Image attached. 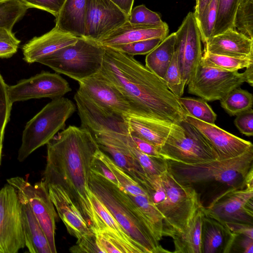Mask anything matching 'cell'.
<instances>
[{
    "mask_svg": "<svg viewBox=\"0 0 253 253\" xmlns=\"http://www.w3.org/2000/svg\"><path fill=\"white\" fill-rule=\"evenodd\" d=\"M103 47L99 73L130 101L137 116L173 124L185 121L187 113L161 79L133 56Z\"/></svg>",
    "mask_w": 253,
    "mask_h": 253,
    "instance_id": "cell-1",
    "label": "cell"
},
{
    "mask_svg": "<svg viewBox=\"0 0 253 253\" xmlns=\"http://www.w3.org/2000/svg\"><path fill=\"white\" fill-rule=\"evenodd\" d=\"M46 145V164L41 180L46 186H61L92 227L95 212L90 199L89 178L95 154L100 149L98 143L87 129L70 126Z\"/></svg>",
    "mask_w": 253,
    "mask_h": 253,
    "instance_id": "cell-2",
    "label": "cell"
},
{
    "mask_svg": "<svg viewBox=\"0 0 253 253\" xmlns=\"http://www.w3.org/2000/svg\"><path fill=\"white\" fill-rule=\"evenodd\" d=\"M166 160L167 170L180 184L194 190L204 209L225 192L253 181V149L234 158L195 164Z\"/></svg>",
    "mask_w": 253,
    "mask_h": 253,
    "instance_id": "cell-3",
    "label": "cell"
},
{
    "mask_svg": "<svg viewBox=\"0 0 253 253\" xmlns=\"http://www.w3.org/2000/svg\"><path fill=\"white\" fill-rule=\"evenodd\" d=\"M141 185L164 217V236L173 240L183 234L202 206L194 190L180 184L168 170L159 175H146Z\"/></svg>",
    "mask_w": 253,
    "mask_h": 253,
    "instance_id": "cell-4",
    "label": "cell"
},
{
    "mask_svg": "<svg viewBox=\"0 0 253 253\" xmlns=\"http://www.w3.org/2000/svg\"><path fill=\"white\" fill-rule=\"evenodd\" d=\"M89 186L91 191L128 234L147 253L169 252L156 240L144 217L132 200L117 185L91 169Z\"/></svg>",
    "mask_w": 253,
    "mask_h": 253,
    "instance_id": "cell-5",
    "label": "cell"
},
{
    "mask_svg": "<svg viewBox=\"0 0 253 253\" xmlns=\"http://www.w3.org/2000/svg\"><path fill=\"white\" fill-rule=\"evenodd\" d=\"M104 53L103 45L81 37L75 43L44 56L36 62L79 82L100 72Z\"/></svg>",
    "mask_w": 253,
    "mask_h": 253,
    "instance_id": "cell-6",
    "label": "cell"
},
{
    "mask_svg": "<svg viewBox=\"0 0 253 253\" xmlns=\"http://www.w3.org/2000/svg\"><path fill=\"white\" fill-rule=\"evenodd\" d=\"M76 106L72 101L61 97L52 99L26 125L17 159L24 161L32 153L47 144L60 130L64 129L67 120Z\"/></svg>",
    "mask_w": 253,
    "mask_h": 253,
    "instance_id": "cell-7",
    "label": "cell"
},
{
    "mask_svg": "<svg viewBox=\"0 0 253 253\" xmlns=\"http://www.w3.org/2000/svg\"><path fill=\"white\" fill-rule=\"evenodd\" d=\"M159 152L166 159L184 164L218 159L216 152L205 136L185 120L176 126Z\"/></svg>",
    "mask_w": 253,
    "mask_h": 253,
    "instance_id": "cell-8",
    "label": "cell"
},
{
    "mask_svg": "<svg viewBox=\"0 0 253 253\" xmlns=\"http://www.w3.org/2000/svg\"><path fill=\"white\" fill-rule=\"evenodd\" d=\"M245 82L253 85V64L241 73L238 71H227L200 63L187 84L188 91L205 101H220Z\"/></svg>",
    "mask_w": 253,
    "mask_h": 253,
    "instance_id": "cell-9",
    "label": "cell"
},
{
    "mask_svg": "<svg viewBox=\"0 0 253 253\" xmlns=\"http://www.w3.org/2000/svg\"><path fill=\"white\" fill-rule=\"evenodd\" d=\"M7 182L15 188L19 197L29 205L45 235L51 253H56L55 233L57 213L47 187L42 180L32 185L19 176L7 179Z\"/></svg>",
    "mask_w": 253,
    "mask_h": 253,
    "instance_id": "cell-10",
    "label": "cell"
},
{
    "mask_svg": "<svg viewBox=\"0 0 253 253\" xmlns=\"http://www.w3.org/2000/svg\"><path fill=\"white\" fill-rule=\"evenodd\" d=\"M25 247L21 202L8 183L0 190V248L3 253H16Z\"/></svg>",
    "mask_w": 253,
    "mask_h": 253,
    "instance_id": "cell-11",
    "label": "cell"
},
{
    "mask_svg": "<svg viewBox=\"0 0 253 253\" xmlns=\"http://www.w3.org/2000/svg\"><path fill=\"white\" fill-rule=\"evenodd\" d=\"M204 211L206 215L224 224L239 222L253 225V181L243 188L223 193Z\"/></svg>",
    "mask_w": 253,
    "mask_h": 253,
    "instance_id": "cell-12",
    "label": "cell"
},
{
    "mask_svg": "<svg viewBox=\"0 0 253 253\" xmlns=\"http://www.w3.org/2000/svg\"><path fill=\"white\" fill-rule=\"evenodd\" d=\"M81 126L92 135L105 134L114 137L127 135L129 128L124 116L101 107L76 92L74 96Z\"/></svg>",
    "mask_w": 253,
    "mask_h": 253,
    "instance_id": "cell-13",
    "label": "cell"
},
{
    "mask_svg": "<svg viewBox=\"0 0 253 253\" xmlns=\"http://www.w3.org/2000/svg\"><path fill=\"white\" fill-rule=\"evenodd\" d=\"M175 51L186 85L192 78L203 56L202 37L194 12H189L177 31Z\"/></svg>",
    "mask_w": 253,
    "mask_h": 253,
    "instance_id": "cell-14",
    "label": "cell"
},
{
    "mask_svg": "<svg viewBox=\"0 0 253 253\" xmlns=\"http://www.w3.org/2000/svg\"><path fill=\"white\" fill-rule=\"evenodd\" d=\"M71 90L68 82L58 74L45 71L7 86L8 97L12 104L34 98H60Z\"/></svg>",
    "mask_w": 253,
    "mask_h": 253,
    "instance_id": "cell-15",
    "label": "cell"
},
{
    "mask_svg": "<svg viewBox=\"0 0 253 253\" xmlns=\"http://www.w3.org/2000/svg\"><path fill=\"white\" fill-rule=\"evenodd\" d=\"M128 20V16L111 0H86L84 38L97 42Z\"/></svg>",
    "mask_w": 253,
    "mask_h": 253,
    "instance_id": "cell-16",
    "label": "cell"
},
{
    "mask_svg": "<svg viewBox=\"0 0 253 253\" xmlns=\"http://www.w3.org/2000/svg\"><path fill=\"white\" fill-rule=\"evenodd\" d=\"M78 83L77 92L97 105L123 116H137L130 101L99 73Z\"/></svg>",
    "mask_w": 253,
    "mask_h": 253,
    "instance_id": "cell-17",
    "label": "cell"
},
{
    "mask_svg": "<svg viewBox=\"0 0 253 253\" xmlns=\"http://www.w3.org/2000/svg\"><path fill=\"white\" fill-rule=\"evenodd\" d=\"M185 120L198 128L208 139L216 152L218 159L238 157L253 149V144L216 126L201 121L186 114Z\"/></svg>",
    "mask_w": 253,
    "mask_h": 253,
    "instance_id": "cell-18",
    "label": "cell"
},
{
    "mask_svg": "<svg viewBox=\"0 0 253 253\" xmlns=\"http://www.w3.org/2000/svg\"><path fill=\"white\" fill-rule=\"evenodd\" d=\"M90 199L95 212L94 222L91 228L104 232L116 240L123 247L125 253H147L128 234L91 190Z\"/></svg>",
    "mask_w": 253,
    "mask_h": 253,
    "instance_id": "cell-19",
    "label": "cell"
},
{
    "mask_svg": "<svg viewBox=\"0 0 253 253\" xmlns=\"http://www.w3.org/2000/svg\"><path fill=\"white\" fill-rule=\"evenodd\" d=\"M50 198L67 232L77 239L91 230L65 190L53 184L46 185Z\"/></svg>",
    "mask_w": 253,
    "mask_h": 253,
    "instance_id": "cell-20",
    "label": "cell"
},
{
    "mask_svg": "<svg viewBox=\"0 0 253 253\" xmlns=\"http://www.w3.org/2000/svg\"><path fill=\"white\" fill-rule=\"evenodd\" d=\"M79 38L55 26L47 33L34 37L23 45V60L28 63L36 62L44 56L75 43Z\"/></svg>",
    "mask_w": 253,
    "mask_h": 253,
    "instance_id": "cell-21",
    "label": "cell"
},
{
    "mask_svg": "<svg viewBox=\"0 0 253 253\" xmlns=\"http://www.w3.org/2000/svg\"><path fill=\"white\" fill-rule=\"evenodd\" d=\"M203 52L238 57H253V40L235 28L212 36L204 43Z\"/></svg>",
    "mask_w": 253,
    "mask_h": 253,
    "instance_id": "cell-22",
    "label": "cell"
},
{
    "mask_svg": "<svg viewBox=\"0 0 253 253\" xmlns=\"http://www.w3.org/2000/svg\"><path fill=\"white\" fill-rule=\"evenodd\" d=\"M169 31L168 25L157 27L132 24L127 20L97 42L102 45L110 46L150 39H165Z\"/></svg>",
    "mask_w": 253,
    "mask_h": 253,
    "instance_id": "cell-23",
    "label": "cell"
},
{
    "mask_svg": "<svg viewBox=\"0 0 253 253\" xmlns=\"http://www.w3.org/2000/svg\"><path fill=\"white\" fill-rule=\"evenodd\" d=\"M233 237V233L225 224L204 213L202 253H229Z\"/></svg>",
    "mask_w": 253,
    "mask_h": 253,
    "instance_id": "cell-24",
    "label": "cell"
},
{
    "mask_svg": "<svg viewBox=\"0 0 253 253\" xmlns=\"http://www.w3.org/2000/svg\"><path fill=\"white\" fill-rule=\"evenodd\" d=\"M124 118L129 131L152 143L159 149L177 125L130 115H125Z\"/></svg>",
    "mask_w": 253,
    "mask_h": 253,
    "instance_id": "cell-25",
    "label": "cell"
},
{
    "mask_svg": "<svg viewBox=\"0 0 253 253\" xmlns=\"http://www.w3.org/2000/svg\"><path fill=\"white\" fill-rule=\"evenodd\" d=\"M19 197V196H18ZM25 246L31 253H51L47 238L30 206L19 198Z\"/></svg>",
    "mask_w": 253,
    "mask_h": 253,
    "instance_id": "cell-26",
    "label": "cell"
},
{
    "mask_svg": "<svg viewBox=\"0 0 253 253\" xmlns=\"http://www.w3.org/2000/svg\"><path fill=\"white\" fill-rule=\"evenodd\" d=\"M86 0H65L55 19V27L76 37H84Z\"/></svg>",
    "mask_w": 253,
    "mask_h": 253,
    "instance_id": "cell-27",
    "label": "cell"
},
{
    "mask_svg": "<svg viewBox=\"0 0 253 253\" xmlns=\"http://www.w3.org/2000/svg\"><path fill=\"white\" fill-rule=\"evenodd\" d=\"M204 208L199 207L193 214L185 233L173 239L174 253H202V226Z\"/></svg>",
    "mask_w": 253,
    "mask_h": 253,
    "instance_id": "cell-28",
    "label": "cell"
},
{
    "mask_svg": "<svg viewBox=\"0 0 253 253\" xmlns=\"http://www.w3.org/2000/svg\"><path fill=\"white\" fill-rule=\"evenodd\" d=\"M176 36L173 33L167 36L145 58V66L163 80L175 51Z\"/></svg>",
    "mask_w": 253,
    "mask_h": 253,
    "instance_id": "cell-29",
    "label": "cell"
},
{
    "mask_svg": "<svg viewBox=\"0 0 253 253\" xmlns=\"http://www.w3.org/2000/svg\"><path fill=\"white\" fill-rule=\"evenodd\" d=\"M127 194L136 204L148 224L154 237L159 242L164 236V217L154 205L149 195Z\"/></svg>",
    "mask_w": 253,
    "mask_h": 253,
    "instance_id": "cell-30",
    "label": "cell"
},
{
    "mask_svg": "<svg viewBox=\"0 0 253 253\" xmlns=\"http://www.w3.org/2000/svg\"><path fill=\"white\" fill-rule=\"evenodd\" d=\"M96 156L112 171L118 181V186L125 193L132 195H149L139 183L116 165L109 155L100 149L96 152Z\"/></svg>",
    "mask_w": 253,
    "mask_h": 253,
    "instance_id": "cell-31",
    "label": "cell"
},
{
    "mask_svg": "<svg viewBox=\"0 0 253 253\" xmlns=\"http://www.w3.org/2000/svg\"><path fill=\"white\" fill-rule=\"evenodd\" d=\"M201 64L227 71H238L253 64V57H238L203 52Z\"/></svg>",
    "mask_w": 253,
    "mask_h": 253,
    "instance_id": "cell-32",
    "label": "cell"
},
{
    "mask_svg": "<svg viewBox=\"0 0 253 253\" xmlns=\"http://www.w3.org/2000/svg\"><path fill=\"white\" fill-rule=\"evenodd\" d=\"M253 102V94L240 87L232 90L220 100L221 107L230 116L252 108Z\"/></svg>",
    "mask_w": 253,
    "mask_h": 253,
    "instance_id": "cell-33",
    "label": "cell"
},
{
    "mask_svg": "<svg viewBox=\"0 0 253 253\" xmlns=\"http://www.w3.org/2000/svg\"><path fill=\"white\" fill-rule=\"evenodd\" d=\"M29 8L21 0H5L0 2V29L12 31L14 25Z\"/></svg>",
    "mask_w": 253,
    "mask_h": 253,
    "instance_id": "cell-34",
    "label": "cell"
},
{
    "mask_svg": "<svg viewBox=\"0 0 253 253\" xmlns=\"http://www.w3.org/2000/svg\"><path fill=\"white\" fill-rule=\"evenodd\" d=\"M178 100L187 114L203 122L214 124L217 115L204 99L180 97Z\"/></svg>",
    "mask_w": 253,
    "mask_h": 253,
    "instance_id": "cell-35",
    "label": "cell"
},
{
    "mask_svg": "<svg viewBox=\"0 0 253 253\" xmlns=\"http://www.w3.org/2000/svg\"><path fill=\"white\" fill-rule=\"evenodd\" d=\"M239 0H218L217 16L212 36L234 28L235 15Z\"/></svg>",
    "mask_w": 253,
    "mask_h": 253,
    "instance_id": "cell-36",
    "label": "cell"
},
{
    "mask_svg": "<svg viewBox=\"0 0 253 253\" xmlns=\"http://www.w3.org/2000/svg\"><path fill=\"white\" fill-rule=\"evenodd\" d=\"M233 24L237 31L253 40V0H247L239 4Z\"/></svg>",
    "mask_w": 253,
    "mask_h": 253,
    "instance_id": "cell-37",
    "label": "cell"
},
{
    "mask_svg": "<svg viewBox=\"0 0 253 253\" xmlns=\"http://www.w3.org/2000/svg\"><path fill=\"white\" fill-rule=\"evenodd\" d=\"M218 3V0H211L202 13L195 17L204 43L212 36L217 16Z\"/></svg>",
    "mask_w": 253,
    "mask_h": 253,
    "instance_id": "cell-38",
    "label": "cell"
},
{
    "mask_svg": "<svg viewBox=\"0 0 253 253\" xmlns=\"http://www.w3.org/2000/svg\"><path fill=\"white\" fill-rule=\"evenodd\" d=\"M162 80L173 94L177 97H182L186 84L182 77L177 55L175 51L170 64Z\"/></svg>",
    "mask_w": 253,
    "mask_h": 253,
    "instance_id": "cell-39",
    "label": "cell"
},
{
    "mask_svg": "<svg viewBox=\"0 0 253 253\" xmlns=\"http://www.w3.org/2000/svg\"><path fill=\"white\" fill-rule=\"evenodd\" d=\"M128 21L132 24L162 27L168 25L157 13L149 9L144 4L132 8L128 16Z\"/></svg>",
    "mask_w": 253,
    "mask_h": 253,
    "instance_id": "cell-40",
    "label": "cell"
},
{
    "mask_svg": "<svg viewBox=\"0 0 253 253\" xmlns=\"http://www.w3.org/2000/svg\"><path fill=\"white\" fill-rule=\"evenodd\" d=\"M162 38H154L110 46L129 55L147 54L153 50L164 40Z\"/></svg>",
    "mask_w": 253,
    "mask_h": 253,
    "instance_id": "cell-41",
    "label": "cell"
},
{
    "mask_svg": "<svg viewBox=\"0 0 253 253\" xmlns=\"http://www.w3.org/2000/svg\"><path fill=\"white\" fill-rule=\"evenodd\" d=\"M7 86L0 74V139L2 140L12 105L8 97Z\"/></svg>",
    "mask_w": 253,
    "mask_h": 253,
    "instance_id": "cell-42",
    "label": "cell"
},
{
    "mask_svg": "<svg viewBox=\"0 0 253 253\" xmlns=\"http://www.w3.org/2000/svg\"><path fill=\"white\" fill-rule=\"evenodd\" d=\"M21 41L12 31L0 29V58H8L17 51Z\"/></svg>",
    "mask_w": 253,
    "mask_h": 253,
    "instance_id": "cell-43",
    "label": "cell"
},
{
    "mask_svg": "<svg viewBox=\"0 0 253 253\" xmlns=\"http://www.w3.org/2000/svg\"><path fill=\"white\" fill-rule=\"evenodd\" d=\"M69 251L73 253H102L97 245L95 234L92 228L89 232L78 239L75 245L70 247Z\"/></svg>",
    "mask_w": 253,
    "mask_h": 253,
    "instance_id": "cell-44",
    "label": "cell"
},
{
    "mask_svg": "<svg viewBox=\"0 0 253 253\" xmlns=\"http://www.w3.org/2000/svg\"><path fill=\"white\" fill-rule=\"evenodd\" d=\"M92 229L95 234L97 245L102 253H125L123 247L116 240L104 232Z\"/></svg>",
    "mask_w": 253,
    "mask_h": 253,
    "instance_id": "cell-45",
    "label": "cell"
},
{
    "mask_svg": "<svg viewBox=\"0 0 253 253\" xmlns=\"http://www.w3.org/2000/svg\"><path fill=\"white\" fill-rule=\"evenodd\" d=\"M29 8H35L46 11L55 17L65 0H21Z\"/></svg>",
    "mask_w": 253,
    "mask_h": 253,
    "instance_id": "cell-46",
    "label": "cell"
},
{
    "mask_svg": "<svg viewBox=\"0 0 253 253\" xmlns=\"http://www.w3.org/2000/svg\"><path fill=\"white\" fill-rule=\"evenodd\" d=\"M234 123L240 132L247 136H253V110L252 108L237 114Z\"/></svg>",
    "mask_w": 253,
    "mask_h": 253,
    "instance_id": "cell-47",
    "label": "cell"
},
{
    "mask_svg": "<svg viewBox=\"0 0 253 253\" xmlns=\"http://www.w3.org/2000/svg\"><path fill=\"white\" fill-rule=\"evenodd\" d=\"M233 234L230 253H253V239L243 234Z\"/></svg>",
    "mask_w": 253,
    "mask_h": 253,
    "instance_id": "cell-48",
    "label": "cell"
},
{
    "mask_svg": "<svg viewBox=\"0 0 253 253\" xmlns=\"http://www.w3.org/2000/svg\"><path fill=\"white\" fill-rule=\"evenodd\" d=\"M129 134L137 148L147 155L156 158H164L160 153L159 149L152 143L129 130Z\"/></svg>",
    "mask_w": 253,
    "mask_h": 253,
    "instance_id": "cell-49",
    "label": "cell"
},
{
    "mask_svg": "<svg viewBox=\"0 0 253 253\" xmlns=\"http://www.w3.org/2000/svg\"><path fill=\"white\" fill-rule=\"evenodd\" d=\"M91 169L101 173L107 179L118 186V181L112 171L96 156V153L92 162Z\"/></svg>",
    "mask_w": 253,
    "mask_h": 253,
    "instance_id": "cell-50",
    "label": "cell"
},
{
    "mask_svg": "<svg viewBox=\"0 0 253 253\" xmlns=\"http://www.w3.org/2000/svg\"><path fill=\"white\" fill-rule=\"evenodd\" d=\"M224 224L232 232L253 239V225L239 222H226Z\"/></svg>",
    "mask_w": 253,
    "mask_h": 253,
    "instance_id": "cell-51",
    "label": "cell"
},
{
    "mask_svg": "<svg viewBox=\"0 0 253 253\" xmlns=\"http://www.w3.org/2000/svg\"><path fill=\"white\" fill-rule=\"evenodd\" d=\"M117 4L128 16L129 15L134 0H111Z\"/></svg>",
    "mask_w": 253,
    "mask_h": 253,
    "instance_id": "cell-52",
    "label": "cell"
},
{
    "mask_svg": "<svg viewBox=\"0 0 253 253\" xmlns=\"http://www.w3.org/2000/svg\"><path fill=\"white\" fill-rule=\"evenodd\" d=\"M211 0H196L195 10L194 12L196 17L199 16Z\"/></svg>",
    "mask_w": 253,
    "mask_h": 253,
    "instance_id": "cell-53",
    "label": "cell"
},
{
    "mask_svg": "<svg viewBox=\"0 0 253 253\" xmlns=\"http://www.w3.org/2000/svg\"><path fill=\"white\" fill-rule=\"evenodd\" d=\"M2 142H3V140L0 139V165L1 164V161Z\"/></svg>",
    "mask_w": 253,
    "mask_h": 253,
    "instance_id": "cell-54",
    "label": "cell"
},
{
    "mask_svg": "<svg viewBox=\"0 0 253 253\" xmlns=\"http://www.w3.org/2000/svg\"><path fill=\"white\" fill-rule=\"evenodd\" d=\"M246 0H239V4L246 1Z\"/></svg>",
    "mask_w": 253,
    "mask_h": 253,
    "instance_id": "cell-55",
    "label": "cell"
},
{
    "mask_svg": "<svg viewBox=\"0 0 253 253\" xmlns=\"http://www.w3.org/2000/svg\"><path fill=\"white\" fill-rule=\"evenodd\" d=\"M0 253H3L1 248H0Z\"/></svg>",
    "mask_w": 253,
    "mask_h": 253,
    "instance_id": "cell-56",
    "label": "cell"
},
{
    "mask_svg": "<svg viewBox=\"0 0 253 253\" xmlns=\"http://www.w3.org/2000/svg\"><path fill=\"white\" fill-rule=\"evenodd\" d=\"M4 0H0V1H4Z\"/></svg>",
    "mask_w": 253,
    "mask_h": 253,
    "instance_id": "cell-57",
    "label": "cell"
}]
</instances>
